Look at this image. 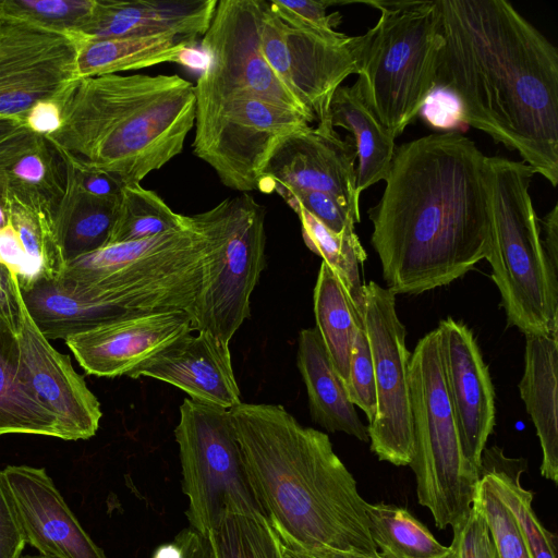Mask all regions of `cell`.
<instances>
[{"label": "cell", "instance_id": "1", "mask_svg": "<svg viewBox=\"0 0 558 558\" xmlns=\"http://www.w3.org/2000/svg\"><path fill=\"white\" fill-rule=\"evenodd\" d=\"M442 38L436 87L463 122L558 183V51L506 0H436Z\"/></svg>", "mask_w": 558, "mask_h": 558}, {"label": "cell", "instance_id": "2", "mask_svg": "<svg viewBox=\"0 0 558 558\" xmlns=\"http://www.w3.org/2000/svg\"><path fill=\"white\" fill-rule=\"evenodd\" d=\"M485 160L473 141L453 131L396 147L384 193L368 210L371 243L391 292L447 286L486 258Z\"/></svg>", "mask_w": 558, "mask_h": 558}, {"label": "cell", "instance_id": "3", "mask_svg": "<svg viewBox=\"0 0 558 558\" xmlns=\"http://www.w3.org/2000/svg\"><path fill=\"white\" fill-rule=\"evenodd\" d=\"M230 414L250 482L283 544L380 558L367 501L326 433L279 404L241 402Z\"/></svg>", "mask_w": 558, "mask_h": 558}, {"label": "cell", "instance_id": "4", "mask_svg": "<svg viewBox=\"0 0 558 558\" xmlns=\"http://www.w3.org/2000/svg\"><path fill=\"white\" fill-rule=\"evenodd\" d=\"M48 138L73 162L140 184L179 155L195 124L194 84L178 74H107L74 81Z\"/></svg>", "mask_w": 558, "mask_h": 558}, {"label": "cell", "instance_id": "5", "mask_svg": "<svg viewBox=\"0 0 558 558\" xmlns=\"http://www.w3.org/2000/svg\"><path fill=\"white\" fill-rule=\"evenodd\" d=\"M490 240L486 255L509 325L558 335V274L546 257L523 161L486 157Z\"/></svg>", "mask_w": 558, "mask_h": 558}, {"label": "cell", "instance_id": "6", "mask_svg": "<svg viewBox=\"0 0 558 558\" xmlns=\"http://www.w3.org/2000/svg\"><path fill=\"white\" fill-rule=\"evenodd\" d=\"M210 254V240L193 222L186 230L110 244L69 260L57 282L108 296L133 314L183 311L193 323Z\"/></svg>", "mask_w": 558, "mask_h": 558}, {"label": "cell", "instance_id": "7", "mask_svg": "<svg viewBox=\"0 0 558 558\" xmlns=\"http://www.w3.org/2000/svg\"><path fill=\"white\" fill-rule=\"evenodd\" d=\"M377 23L360 35L354 83L380 122L395 137L420 114L436 87L442 38L433 1H373Z\"/></svg>", "mask_w": 558, "mask_h": 558}, {"label": "cell", "instance_id": "8", "mask_svg": "<svg viewBox=\"0 0 558 558\" xmlns=\"http://www.w3.org/2000/svg\"><path fill=\"white\" fill-rule=\"evenodd\" d=\"M409 387L416 495L440 530L470 511L481 472L465 458L446 389L438 329L418 340L410 356Z\"/></svg>", "mask_w": 558, "mask_h": 558}, {"label": "cell", "instance_id": "9", "mask_svg": "<svg viewBox=\"0 0 558 558\" xmlns=\"http://www.w3.org/2000/svg\"><path fill=\"white\" fill-rule=\"evenodd\" d=\"M194 154L223 185L247 193L258 190L262 172L279 141L311 123L300 113L246 92L197 78Z\"/></svg>", "mask_w": 558, "mask_h": 558}, {"label": "cell", "instance_id": "10", "mask_svg": "<svg viewBox=\"0 0 558 558\" xmlns=\"http://www.w3.org/2000/svg\"><path fill=\"white\" fill-rule=\"evenodd\" d=\"M265 208L247 193L191 216L211 254L193 318L194 331L225 343L250 316L251 294L266 266Z\"/></svg>", "mask_w": 558, "mask_h": 558}, {"label": "cell", "instance_id": "11", "mask_svg": "<svg viewBox=\"0 0 558 558\" xmlns=\"http://www.w3.org/2000/svg\"><path fill=\"white\" fill-rule=\"evenodd\" d=\"M191 529L207 537L225 511L263 515L230 410L185 398L174 429Z\"/></svg>", "mask_w": 558, "mask_h": 558}, {"label": "cell", "instance_id": "12", "mask_svg": "<svg viewBox=\"0 0 558 558\" xmlns=\"http://www.w3.org/2000/svg\"><path fill=\"white\" fill-rule=\"evenodd\" d=\"M363 293V324L373 357L377 402L375 418L367 425L371 450L380 461L409 465L413 428L405 328L398 317L393 292L369 281Z\"/></svg>", "mask_w": 558, "mask_h": 558}, {"label": "cell", "instance_id": "13", "mask_svg": "<svg viewBox=\"0 0 558 558\" xmlns=\"http://www.w3.org/2000/svg\"><path fill=\"white\" fill-rule=\"evenodd\" d=\"M361 36L338 32L322 35L292 27L264 3L260 21L262 52L279 80L312 113L317 125H330L329 105L335 92L357 73Z\"/></svg>", "mask_w": 558, "mask_h": 558}, {"label": "cell", "instance_id": "14", "mask_svg": "<svg viewBox=\"0 0 558 558\" xmlns=\"http://www.w3.org/2000/svg\"><path fill=\"white\" fill-rule=\"evenodd\" d=\"M265 0H220L202 39L207 64L199 75L219 87L246 92L275 106L303 116L312 113L271 70L260 48Z\"/></svg>", "mask_w": 558, "mask_h": 558}, {"label": "cell", "instance_id": "15", "mask_svg": "<svg viewBox=\"0 0 558 558\" xmlns=\"http://www.w3.org/2000/svg\"><path fill=\"white\" fill-rule=\"evenodd\" d=\"M81 38L0 16V116L24 121L37 102L60 99L76 81Z\"/></svg>", "mask_w": 558, "mask_h": 558}, {"label": "cell", "instance_id": "16", "mask_svg": "<svg viewBox=\"0 0 558 558\" xmlns=\"http://www.w3.org/2000/svg\"><path fill=\"white\" fill-rule=\"evenodd\" d=\"M356 150L351 136L316 125L282 137L262 172L258 190H311L335 197L360 219L355 190Z\"/></svg>", "mask_w": 558, "mask_h": 558}, {"label": "cell", "instance_id": "17", "mask_svg": "<svg viewBox=\"0 0 558 558\" xmlns=\"http://www.w3.org/2000/svg\"><path fill=\"white\" fill-rule=\"evenodd\" d=\"M15 336L21 377L57 420L59 438L93 437L102 416L97 397L74 369L70 356L60 353L41 333L24 301Z\"/></svg>", "mask_w": 558, "mask_h": 558}, {"label": "cell", "instance_id": "18", "mask_svg": "<svg viewBox=\"0 0 558 558\" xmlns=\"http://www.w3.org/2000/svg\"><path fill=\"white\" fill-rule=\"evenodd\" d=\"M446 389L462 450L481 472L482 454L496 422L495 391L473 332L451 317L438 327Z\"/></svg>", "mask_w": 558, "mask_h": 558}, {"label": "cell", "instance_id": "19", "mask_svg": "<svg viewBox=\"0 0 558 558\" xmlns=\"http://www.w3.org/2000/svg\"><path fill=\"white\" fill-rule=\"evenodd\" d=\"M192 317L183 311L162 310L124 316L72 335L64 341L88 375H129L157 352L192 333Z\"/></svg>", "mask_w": 558, "mask_h": 558}, {"label": "cell", "instance_id": "20", "mask_svg": "<svg viewBox=\"0 0 558 558\" xmlns=\"http://www.w3.org/2000/svg\"><path fill=\"white\" fill-rule=\"evenodd\" d=\"M2 474L25 542L53 558H107L43 468L8 465Z\"/></svg>", "mask_w": 558, "mask_h": 558}, {"label": "cell", "instance_id": "21", "mask_svg": "<svg viewBox=\"0 0 558 558\" xmlns=\"http://www.w3.org/2000/svg\"><path fill=\"white\" fill-rule=\"evenodd\" d=\"M128 377L161 380L183 390L193 401L226 410L242 402L229 344L207 331L179 338Z\"/></svg>", "mask_w": 558, "mask_h": 558}, {"label": "cell", "instance_id": "22", "mask_svg": "<svg viewBox=\"0 0 558 558\" xmlns=\"http://www.w3.org/2000/svg\"><path fill=\"white\" fill-rule=\"evenodd\" d=\"M217 0H96L83 41L171 34L196 40L207 32Z\"/></svg>", "mask_w": 558, "mask_h": 558}, {"label": "cell", "instance_id": "23", "mask_svg": "<svg viewBox=\"0 0 558 558\" xmlns=\"http://www.w3.org/2000/svg\"><path fill=\"white\" fill-rule=\"evenodd\" d=\"M0 172L10 196L54 218L65 193L66 165L59 148L26 125L0 142Z\"/></svg>", "mask_w": 558, "mask_h": 558}, {"label": "cell", "instance_id": "24", "mask_svg": "<svg viewBox=\"0 0 558 558\" xmlns=\"http://www.w3.org/2000/svg\"><path fill=\"white\" fill-rule=\"evenodd\" d=\"M558 335H525L521 398L542 449L541 474L558 483Z\"/></svg>", "mask_w": 558, "mask_h": 558}, {"label": "cell", "instance_id": "25", "mask_svg": "<svg viewBox=\"0 0 558 558\" xmlns=\"http://www.w3.org/2000/svg\"><path fill=\"white\" fill-rule=\"evenodd\" d=\"M296 364L306 387L312 420L327 432L369 441L368 428L350 401L316 327L301 330Z\"/></svg>", "mask_w": 558, "mask_h": 558}, {"label": "cell", "instance_id": "26", "mask_svg": "<svg viewBox=\"0 0 558 558\" xmlns=\"http://www.w3.org/2000/svg\"><path fill=\"white\" fill-rule=\"evenodd\" d=\"M328 120L333 129H345L354 143L357 159L355 190L360 196L386 179L396 150V138L367 107L355 84L340 86L335 92Z\"/></svg>", "mask_w": 558, "mask_h": 558}, {"label": "cell", "instance_id": "27", "mask_svg": "<svg viewBox=\"0 0 558 558\" xmlns=\"http://www.w3.org/2000/svg\"><path fill=\"white\" fill-rule=\"evenodd\" d=\"M194 43L171 34L83 41L76 58V80L119 74L165 62H181Z\"/></svg>", "mask_w": 558, "mask_h": 558}, {"label": "cell", "instance_id": "28", "mask_svg": "<svg viewBox=\"0 0 558 558\" xmlns=\"http://www.w3.org/2000/svg\"><path fill=\"white\" fill-rule=\"evenodd\" d=\"M118 203L83 192L66 174L65 193L53 218L65 262L108 245Z\"/></svg>", "mask_w": 558, "mask_h": 558}, {"label": "cell", "instance_id": "29", "mask_svg": "<svg viewBox=\"0 0 558 558\" xmlns=\"http://www.w3.org/2000/svg\"><path fill=\"white\" fill-rule=\"evenodd\" d=\"M5 434L59 438V428L21 377L15 333L0 325V436Z\"/></svg>", "mask_w": 558, "mask_h": 558}, {"label": "cell", "instance_id": "30", "mask_svg": "<svg viewBox=\"0 0 558 558\" xmlns=\"http://www.w3.org/2000/svg\"><path fill=\"white\" fill-rule=\"evenodd\" d=\"M316 328L335 369L348 383L353 342L363 317L336 272L322 262L313 294Z\"/></svg>", "mask_w": 558, "mask_h": 558}, {"label": "cell", "instance_id": "31", "mask_svg": "<svg viewBox=\"0 0 558 558\" xmlns=\"http://www.w3.org/2000/svg\"><path fill=\"white\" fill-rule=\"evenodd\" d=\"M526 461L511 459L496 446L485 448L482 454L481 473L488 475L496 493L513 514L532 558H557L556 536L536 515L533 493L520 482Z\"/></svg>", "mask_w": 558, "mask_h": 558}, {"label": "cell", "instance_id": "32", "mask_svg": "<svg viewBox=\"0 0 558 558\" xmlns=\"http://www.w3.org/2000/svg\"><path fill=\"white\" fill-rule=\"evenodd\" d=\"M366 514L380 558H439L450 551L403 507L367 502Z\"/></svg>", "mask_w": 558, "mask_h": 558}, {"label": "cell", "instance_id": "33", "mask_svg": "<svg viewBox=\"0 0 558 558\" xmlns=\"http://www.w3.org/2000/svg\"><path fill=\"white\" fill-rule=\"evenodd\" d=\"M298 215L306 246L323 258L338 276L355 311L363 317L364 293L361 268L367 259L354 230L336 233L300 206L291 207Z\"/></svg>", "mask_w": 558, "mask_h": 558}, {"label": "cell", "instance_id": "34", "mask_svg": "<svg viewBox=\"0 0 558 558\" xmlns=\"http://www.w3.org/2000/svg\"><path fill=\"white\" fill-rule=\"evenodd\" d=\"M191 216L173 211L155 192L123 185L108 245L143 240L191 228Z\"/></svg>", "mask_w": 558, "mask_h": 558}, {"label": "cell", "instance_id": "35", "mask_svg": "<svg viewBox=\"0 0 558 558\" xmlns=\"http://www.w3.org/2000/svg\"><path fill=\"white\" fill-rule=\"evenodd\" d=\"M204 538L210 558H287L278 533L263 515L227 510Z\"/></svg>", "mask_w": 558, "mask_h": 558}, {"label": "cell", "instance_id": "36", "mask_svg": "<svg viewBox=\"0 0 558 558\" xmlns=\"http://www.w3.org/2000/svg\"><path fill=\"white\" fill-rule=\"evenodd\" d=\"M10 197V223L16 230L40 280H58L66 262L56 233L53 217L13 196Z\"/></svg>", "mask_w": 558, "mask_h": 558}, {"label": "cell", "instance_id": "37", "mask_svg": "<svg viewBox=\"0 0 558 558\" xmlns=\"http://www.w3.org/2000/svg\"><path fill=\"white\" fill-rule=\"evenodd\" d=\"M95 5L96 0H0V16L81 38Z\"/></svg>", "mask_w": 558, "mask_h": 558}, {"label": "cell", "instance_id": "38", "mask_svg": "<svg viewBox=\"0 0 558 558\" xmlns=\"http://www.w3.org/2000/svg\"><path fill=\"white\" fill-rule=\"evenodd\" d=\"M474 502L486 521L498 558H532L513 514L485 473H481Z\"/></svg>", "mask_w": 558, "mask_h": 558}, {"label": "cell", "instance_id": "39", "mask_svg": "<svg viewBox=\"0 0 558 558\" xmlns=\"http://www.w3.org/2000/svg\"><path fill=\"white\" fill-rule=\"evenodd\" d=\"M345 389L350 401L366 414L369 424L375 418L377 402L373 357L364 324L359 327L353 342Z\"/></svg>", "mask_w": 558, "mask_h": 558}, {"label": "cell", "instance_id": "40", "mask_svg": "<svg viewBox=\"0 0 558 558\" xmlns=\"http://www.w3.org/2000/svg\"><path fill=\"white\" fill-rule=\"evenodd\" d=\"M335 2L327 0H271L269 8L283 23L322 35H335L341 23L339 12L327 13Z\"/></svg>", "mask_w": 558, "mask_h": 558}, {"label": "cell", "instance_id": "41", "mask_svg": "<svg viewBox=\"0 0 558 558\" xmlns=\"http://www.w3.org/2000/svg\"><path fill=\"white\" fill-rule=\"evenodd\" d=\"M278 194L290 207L300 206L336 233L354 230L360 219L329 194L311 190H282Z\"/></svg>", "mask_w": 558, "mask_h": 558}, {"label": "cell", "instance_id": "42", "mask_svg": "<svg viewBox=\"0 0 558 558\" xmlns=\"http://www.w3.org/2000/svg\"><path fill=\"white\" fill-rule=\"evenodd\" d=\"M449 545L453 558H498L489 529L477 505L453 526Z\"/></svg>", "mask_w": 558, "mask_h": 558}, {"label": "cell", "instance_id": "43", "mask_svg": "<svg viewBox=\"0 0 558 558\" xmlns=\"http://www.w3.org/2000/svg\"><path fill=\"white\" fill-rule=\"evenodd\" d=\"M0 264L4 265L17 279L21 292L27 291L40 280L16 230L10 222L0 229Z\"/></svg>", "mask_w": 558, "mask_h": 558}, {"label": "cell", "instance_id": "44", "mask_svg": "<svg viewBox=\"0 0 558 558\" xmlns=\"http://www.w3.org/2000/svg\"><path fill=\"white\" fill-rule=\"evenodd\" d=\"M25 538L0 470V558H20Z\"/></svg>", "mask_w": 558, "mask_h": 558}, {"label": "cell", "instance_id": "45", "mask_svg": "<svg viewBox=\"0 0 558 558\" xmlns=\"http://www.w3.org/2000/svg\"><path fill=\"white\" fill-rule=\"evenodd\" d=\"M62 156L66 165V174L83 192L97 198L119 199L123 187L119 180L106 172L84 168L63 154Z\"/></svg>", "mask_w": 558, "mask_h": 558}, {"label": "cell", "instance_id": "46", "mask_svg": "<svg viewBox=\"0 0 558 558\" xmlns=\"http://www.w3.org/2000/svg\"><path fill=\"white\" fill-rule=\"evenodd\" d=\"M420 113L430 125L437 129L450 130L463 122L458 99L440 87L434 88Z\"/></svg>", "mask_w": 558, "mask_h": 558}, {"label": "cell", "instance_id": "47", "mask_svg": "<svg viewBox=\"0 0 558 558\" xmlns=\"http://www.w3.org/2000/svg\"><path fill=\"white\" fill-rule=\"evenodd\" d=\"M22 303L17 279L0 264V325L15 335L20 325Z\"/></svg>", "mask_w": 558, "mask_h": 558}, {"label": "cell", "instance_id": "48", "mask_svg": "<svg viewBox=\"0 0 558 558\" xmlns=\"http://www.w3.org/2000/svg\"><path fill=\"white\" fill-rule=\"evenodd\" d=\"M24 123L38 135L47 137L52 135L61 125L60 99L37 102L25 114Z\"/></svg>", "mask_w": 558, "mask_h": 558}, {"label": "cell", "instance_id": "49", "mask_svg": "<svg viewBox=\"0 0 558 558\" xmlns=\"http://www.w3.org/2000/svg\"><path fill=\"white\" fill-rule=\"evenodd\" d=\"M545 238L543 247L551 269L558 274V206L557 204L542 220Z\"/></svg>", "mask_w": 558, "mask_h": 558}, {"label": "cell", "instance_id": "50", "mask_svg": "<svg viewBox=\"0 0 558 558\" xmlns=\"http://www.w3.org/2000/svg\"><path fill=\"white\" fill-rule=\"evenodd\" d=\"M283 548L287 558H369L330 549L306 550L286 544H283Z\"/></svg>", "mask_w": 558, "mask_h": 558}, {"label": "cell", "instance_id": "51", "mask_svg": "<svg viewBox=\"0 0 558 558\" xmlns=\"http://www.w3.org/2000/svg\"><path fill=\"white\" fill-rule=\"evenodd\" d=\"M181 541L185 558H206V542L193 529L183 530L178 535Z\"/></svg>", "mask_w": 558, "mask_h": 558}, {"label": "cell", "instance_id": "52", "mask_svg": "<svg viewBox=\"0 0 558 558\" xmlns=\"http://www.w3.org/2000/svg\"><path fill=\"white\" fill-rule=\"evenodd\" d=\"M11 197L7 179L0 172V229L10 222Z\"/></svg>", "mask_w": 558, "mask_h": 558}, {"label": "cell", "instance_id": "53", "mask_svg": "<svg viewBox=\"0 0 558 558\" xmlns=\"http://www.w3.org/2000/svg\"><path fill=\"white\" fill-rule=\"evenodd\" d=\"M153 558H185V551L179 537L175 536L172 543L158 546L153 554Z\"/></svg>", "mask_w": 558, "mask_h": 558}, {"label": "cell", "instance_id": "54", "mask_svg": "<svg viewBox=\"0 0 558 558\" xmlns=\"http://www.w3.org/2000/svg\"><path fill=\"white\" fill-rule=\"evenodd\" d=\"M24 125L25 123L21 119L0 116V142L12 135Z\"/></svg>", "mask_w": 558, "mask_h": 558}, {"label": "cell", "instance_id": "55", "mask_svg": "<svg viewBox=\"0 0 558 558\" xmlns=\"http://www.w3.org/2000/svg\"><path fill=\"white\" fill-rule=\"evenodd\" d=\"M20 558H53L47 555L38 554V555H27V556H21Z\"/></svg>", "mask_w": 558, "mask_h": 558}, {"label": "cell", "instance_id": "56", "mask_svg": "<svg viewBox=\"0 0 558 558\" xmlns=\"http://www.w3.org/2000/svg\"><path fill=\"white\" fill-rule=\"evenodd\" d=\"M439 558H453L452 557V554H451V550L449 551V554L442 556V557H439Z\"/></svg>", "mask_w": 558, "mask_h": 558}, {"label": "cell", "instance_id": "57", "mask_svg": "<svg viewBox=\"0 0 558 558\" xmlns=\"http://www.w3.org/2000/svg\"><path fill=\"white\" fill-rule=\"evenodd\" d=\"M205 542H206V539H205ZM206 558H210V555H209V550H208L207 543H206Z\"/></svg>", "mask_w": 558, "mask_h": 558}]
</instances>
